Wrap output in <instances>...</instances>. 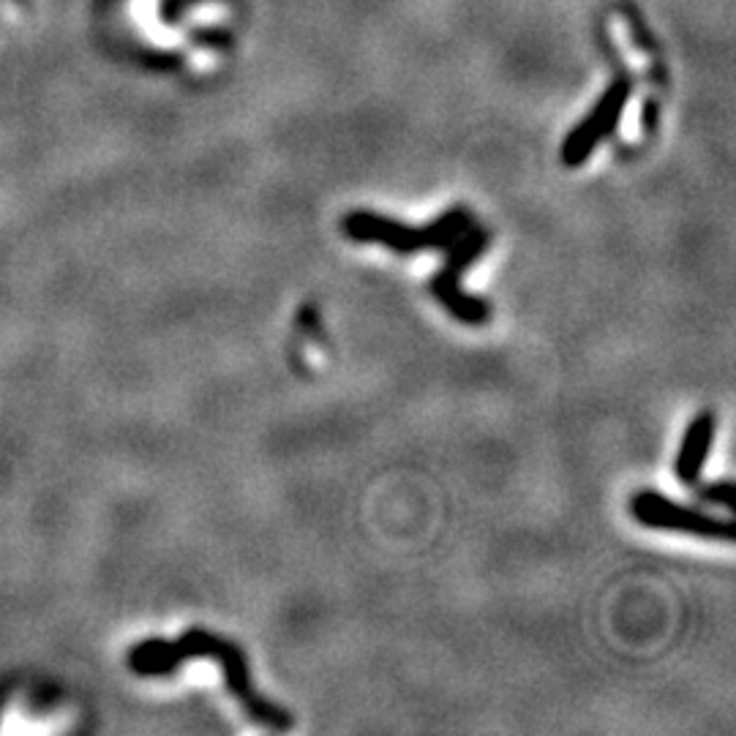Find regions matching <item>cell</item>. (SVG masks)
I'll use <instances>...</instances> for the list:
<instances>
[{
  "mask_svg": "<svg viewBox=\"0 0 736 736\" xmlns=\"http://www.w3.org/2000/svg\"><path fill=\"white\" fill-rule=\"evenodd\" d=\"M200 657L216 661L222 666L229 696L244 707V712L251 721L265 728H273V732H289L293 728L295 721L284 707L273 704V701L262 699L257 693V688L251 685L249 661H246L244 650L233 644V641L211 633V630L191 628L178 641H145V644H140L131 652V668L136 674H169L183 661H200Z\"/></svg>",
  "mask_w": 736,
  "mask_h": 736,
  "instance_id": "obj_1",
  "label": "cell"
},
{
  "mask_svg": "<svg viewBox=\"0 0 736 736\" xmlns=\"http://www.w3.org/2000/svg\"><path fill=\"white\" fill-rule=\"evenodd\" d=\"M472 224H475V216L466 205L448 207L442 216L423 227H412V224L379 216L373 211H353L342 218V233L355 244L384 246L393 254L409 257L417 251H448Z\"/></svg>",
  "mask_w": 736,
  "mask_h": 736,
  "instance_id": "obj_2",
  "label": "cell"
},
{
  "mask_svg": "<svg viewBox=\"0 0 736 736\" xmlns=\"http://www.w3.org/2000/svg\"><path fill=\"white\" fill-rule=\"evenodd\" d=\"M491 246V229L472 224L448 251H444V265L428 278V293L437 298V304L448 311L450 317L461 322V325L480 328L491 320V306L477 295H470L461 289V273L470 265H475L483 257V251Z\"/></svg>",
  "mask_w": 736,
  "mask_h": 736,
  "instance_id": "obj_3",
  "label": "cell"
},
{
  "mask_svg": "<svg viewBox=\"0 0 736 736\" xmlns=\"http://www.w3.org/2000/svg\"><path fill=\"white\" fill-rule=\"evenodd\" d=\"M630 513L646 530L661 532H685V535L704 537V541L732 543L734 541V524L732 519H717V515L704 513L690 504L674 502L672 497L661 491H636L630 499Z\"/></svg>",
  "mask_w": 736,
  "mask_h": 736,
  "instance_id": "obj_4",
  "label": "cell"
},
{
  "mask_svg": "<svg viewBox=\"0 0 736 736\" xmlns=\"http://www.w3.org/2000/svg\"><path fill=\"white\" fill-rule=\"evenodd\" d=\"M628 93H630L628 82H617L614 87H608V91L603 93L601 102L595 104V109L570 131L568 140L562 142V162L568 164V167L584 164L586 158L595 153V147L617 129L619 115H622L625 104H628Z\"/></svg>",
  "mask_w": 736,
  "mask_h": 736,
  "instance_id": "obj_5",
  "label": "cell"
},
{
  "mask_svg": "<svg viewBox=\"0 0 736 736\" xmlns=\"http://www.w3.org/2000/svg\"><path fill=\"white\" fill-rule=\"evenodd\" d=\"M715 434H717L715 412L704 409L688 423V431H685L682 444H679L677 461H674V472H677L682 486L693 488L696 483L701 480V472H704L707 459H710Z\"/></svg>",
  "mask_w": 736,
  "mask_h": 736,
  "instance_id": "obj_6",
  "label": "cell"
},
{
  "mask_svg": "<svg viewBox=\"0 0 736 736\" xmlns=\"http://www.w3.org/2000/svg\"><path fill=\"white\" fill-rule=\"evenodd\" d=\"M699 499L707 504H717V508L734 510V502H736L734 483L732 480H717V483H712V486H704L699 491Z\"/></svg>",
  "mask_w": 736,
  "mask_h": 736,
  "instance_id": "obj_7",
  "label": "cell"
}]
</instances>
